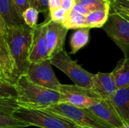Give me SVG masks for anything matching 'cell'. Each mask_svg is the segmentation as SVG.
<instances>
[{
	"mask_svg": "<svg viewBox=\"0 0 129 128\" xmlns=\"http://www.w3.org/2000/svg\"><path fill=\"white\" fill-rule=\"evenodd\" d=\"M33 33L34 28H30L26 24L10 26L6 29L5 38L14 65V84L20 76L25 75L30 64L29 55Z\"/></svg>",
	"mask_w": 129,
	"mask_h": 128,
	"instance_id": "cell-1",
	"label": "cell"
},
{
	"mask_svg": "<svg viewBox=\"0 0 129 128\" xmlns=\"http://www.w3.org/2000/svg\"><path fill=\"white\" fill-rule=\"evenodd\" d=\"M14 87L17 91L16 99L22 107L46 109L60 103V94L58 91L37 85L25 75L18 78Z\"/></svg>",
	"mask_w": 129,
	"mask_h": 128,
	"instance_id": "cell-2",
	"label": "cell"
},
{
	"mask_svg": "<svg viewBox=\"0 0 129 128\" xmlns=\"http://www.w3.org/2000/svg\"><path fill=\"white\" fill-rule=\"evenodd\" d=\"M14 116L29 126L41 128H78L74 122L44 109H32L20 106Z\"/></svg>",
	"mask_w": 129,
	"mask_h": 128,
	"instance_id": "cell-3",
	"label": "cell"
},
{
	"mask_svg": "<svg viewBox=\"0 0 129 128\" xmlns=\"http://www.w3.org/2000/svg\"><path fill=\"white\" fill-rule=\"evenodd\" d=\"M50 60L51 65L67 75L76 85L92 90L94 74L84 69L69 56L64 49L53 54Z\"/></svg>",
	"mask_w": 129,
	"mask_h": 128,
	"instance_id": "cell-4",
	"label": "cell"
},
{
	"mask_svg": "<svg viewBox=\"0 0 129 128\" xmlns=\"http://www.w3.org/2000/svg\"><path fill=\"white\" fill-rule=\"evenodd\" d=\"M74 122L79 127L89 128H113L94 115L88 109H82L72 105L59 103L46 109Z\"/></svg>",
	"mask_w": 129,
	"mask_h": 128,
	"instance_id": "cell-5",
	"label": "cell"
},
{
	"mask_svg": "<svg viewBox=\"0 0 129 128\" xmlns=\"http://www.w3.org/2000/svg\"><path fill=\"white\" fill-rule=\"evenodd\" d=\"M107 35L121 49L124 58H129V21L118 13H110L107 23L103 26Z\"/></svg>",
	"mask_w": 129,
	"mask_h": 128,
	"instance_id": "cell-6",
	"label": "cell"
},
{
	"mask_svg": "<svg viewBox=\"0 0 129 128\" xmlns=\"http://www.w3.org/2000/svg\"><path fill=\"white\" fill-rule=\"evenodd\" d=\"M58 92L60 94V103L78 108L89 109L101 100L93 90L81 88L76 84H61Z\"/></svg>",
	"mask_w": 129,
	"mask_h": 128,
	"instance_id": "cell-7",
	"label": "cell"
},
{
	"mask_svg": "<svg viewBox=\"0 0 129 128\" xmlns=\"http://www.w3.org/2000/svg\"><path fill=\"white\" fill-rule=\"evenodd\" d=\"M51 66L50 60L36 63H30L25 75L30 81L37 85L58 91L61 84Z\"/></svg>",
	"mask_w": 129,
	"mask_h": 128,
	"instance_id": "cell-8",
	"label": "cell"
},
{
	"mask_svg": "<svg viewBox=\"0 0 129 128\" xmlns=\"http://www.w3.org/2000/svg\"><path fill=\"white\" fill-rule=\"evenodd\" d=\"M20 106L16 97H0V128L30 127L26 122L14 116V113Z\"/></svg>",
	"mask_w": 129,
	"mask_h": 128,
	"instance_id": "cell-9",
	"label": "cell"
},
{
	"mask_svg": "<svg viewBox=\"0 0 129 128\" xmlns=\"http://www.w3.org/2000/svg\"><path fill=\"white\" fill-rule=\"evenodd\" d=\"M68 29L62 23H56L48 19L45 30V41L50 57L64 49V44Z\"/></svg>",
	"mask_w": 129,
	"mask_h": 128,
	"instance_id": "cell-10",
	"label": "cell"
},
{
	"mask_svg": "<svg viewBox=\"0 0 129 128\" xmlns=\"http://www.w3.org/2000/svg\"><path fill=\"white\" fill-rule=\"evenodd\" d=\"M47 23L48 20L34 28L33 40L29 55L30 63H40L51 59L45 38Z\"/></svg>",
	"mask_w": 129,
	"mask_h": 128,
	"instance_id": "cell-11",
	"label": "cell"
},
{
	"mask_svg": "<svg viewBox=\"0 0 129 128\" xmlns=\"http://www.w3.org/2000/svg\"><path fill=\"white\" fill-rule=\"evenodd\" d=\"M88 109L113 128H122L125 125L110 100L101 99Z\"/></svg>",
	"mask_w": 129,
	"mask_h": 128,
	"instance_id": "cell-12",
	"label": "cell"
},
{
	"mask_svg": "<svg viewBox=\"0 0 129 128\" xmlns=\"http://www.w3.org/2000/svg\"><path fill=\"white\" fill-rule=\"evenodd\" d=\"M117 86L111 73L98 72L94 74L92 90L101 99L110 100L117 91Z\"/></svg>",
	"mask_w": 129,
	"mask_h": 128,
	"instance_id": "cell-13",
	"label": "cell"
},
{
	"mask_svg": "<svg viewBox=\"0 0 129 128\" xmlns=\"http://www.w3.org/2000/svg\"><path fill=\"white\" fill-rule=\"evenodd\" d=\"M14 65L5 35H0V78L14 85Z\"/></svg>",
	"mask_w": 129,
	"mask_h": 128,
	"instance_id": "cell-14",
	"label": "cell"
},
{
	"mask_svg": "<svg viewBox=\"0 0 129 128\" xmlns=\"http://www.w3.org/2000/svg\"><path fill=\"white\" fill-rule=\"evenodd\" d=\"M110 100L125 125L129 124V86L117 89Z\"/></svg>",
	"mask_w": 129,
	"mask_h": 128,
	"instance_id": "cell-15",
	"label": "cell"
},
{
	"mask_svg": "<svg viewBox=\"0 0 129 128\" xmlns=\"http://www.w3.org/2000/svg\"><path fill=\"white\" fill-rule=\"evenodd\" d=\"M0 14L7 27L25 24L13 0H0Z\"/></svg>",
	"mask_w": 129,
	"mask_h": 128,
	"instance_id": "cell-16",
	"label": "cell"
},
{
	"mask_svg": "<svg viewBox=\"0 0 129 128\" xmlns=\"http://www.w3.org/2000/svg\"><path fill=\"white\" fill-rule=\"evenodd\" d=\"M117 88H123L129 86V58L121 60L116 68L111 72Z\"/></svg>",
	"mask_w": 129,
	"mask_h": 128,
	"instance_id": "cell-17",
	"label": "cell"
},
{
	"mask_svg": "<svg viewBox=\"0 0 129 128\" xmlns=\"http://www.w3.org/2000/svg\"><path fill=\"white\" fill-rule=\"evenodd\" d=\"M90 28L84 27L76 29L70 38V54H76L83 47H85L89 41Z\"/></svg>",
	"mask_w": 129,
	"mask_h": 128,
	"instance_id": "cell-18",
	"label": "cell"
},
{
	"mask_svg": "<svg viewBox=\"0 0 129 128\" xmlns=\"http://www.w3.org/2000/svg\"><path fill=\"white\" fill-rule=\"evenodd\" d=\"M110 9L91 11L85 16V26L91 28H101L107 23Z\"/></svg>",
	"mask_w": 129,
	"mask_h": 128,
	"instance_id": "cell-19",
	"label": "cell"
},
{
	"mask_svg": "<svg viewBox=\"0 0 129 128\" xmlns=\"http://www.w3.org/2000/svg\"><path fill=\"white\" fill-rule=\"evenodd\" d=\"M68 30L78 29L85 26V16L78 14L74 11H70L67 17L62 23Z\"/></svg>",
	"mask_w": 129,
	"mask_h": 128,
	"instance_id": "cell-20",
	"label": "cell"
},
{
	"mask_svg": "<svg viewBox=\"0 0 129 128\" xmlns=\"http://www.w3.org/2000/svg\"><path fill=\"white\" fill-rule=\"evenodd\" d=\"M76 3L86 7L90 12L111 9L110 0H76Z\"/></svg>",
	"mask_w": 129,
	"mask_h": 128,
	"instance_id": "cell-21",
	"label": "cell"
},
{
	"mask_svg": "<svg viewBox=\"0 0 129 128\" xmlns=\"http://www.w3.org/2000/svg\"><path fill=\"white\" fill-rule=\"evenodd\" d=\"M39 12L33 7L27 8L22 14L25 24L30 28H35L38 25L37 22L39 18Z\"/></svg>",
	"mask_w": 129,
	"mask_h": 128,
	"instance_id": "cell-22",
	"label": "cell"
},
{
	"mask_svg": "<svg viewBox=\"0 0 129 128\" xmlns=\"http://www.w3.org/2000/svg\"><path fill=\"white\" fill-rule=\"evenodd\" d=\"M69 12H70L69 11H67L66 9L60 7L57 9L50 11H49V17H50L51 20H52L54 22L63 23V21L67 17Z\"/></svg>",
	"mask_w": 129,
	"mask_h": 128,
	"instance_id": "cell-23",
	"label": "cell"
},
{
	"mask_svg": "<svg viewBox=\"0 0 129 128\" xmlns=\"http://www.w3.org/2000/svg\"><path fill=\"white\" fill-rule=\"evenodd\" d=\"M0 97H17L14 85L0 80Z\"/></svg>",
	"mask_w": 129,
	"mask_h": 128,
	"instance_id": "cell-24",
	"label": "cell"
},
{
	"mask_svg": "<svg viewBox=\"0 0 129 128\" xmlns=\"http://www.w3.org/2000/svg\"><path fill=\"white\" fill-rule=\"evenodd\" d=\"M31 7L39 12L46 13L49 11V0H29Z\"/></svg>",
	"mask_w": 129,
	"mask_h": 128,
	"instance_id": "cell-25",
	"label": "cell"
},
{
	"mask_svg": "<svg viewBox=\"0 0 129 128\" xmlns=\"http://www.w3.org/2000/svg\"><path fill=\"white\" fill-rule=\"evenodd\" d=\"M110 8L115 10H128L129 11V0H110Z\"/></svg>",
	"mask_w": 129,
	"mask_h": 128,
	"instance_id": "cell-26",
	"label": "cell"
},
{
	"mask_svg": "<svg viewBox=\"0 0 129 128\" xmlns=\"http://www.w3.org/2000/svg\"><path fill=\"white\" fill-rule=\"evenodd\" d=\"M14 4L17 9L18 12L22 15L23 12L29 8L31 7L29 0H13Z\"/></svg>",
	"mask_w": 129,
	"mask_h": 128,
	"instance_id": "cell-27",
	"label": "cell"
},
{
	"mask_svg": "<svg viewBox=\"0 0 129 128\" xmlns=\"http://www.w3.org/2000/svg\"><path fill=\"white\" fill-rule=\"evenodd\" d=\"M72 10L74 11L75 12L78 13V14H82L85 16H86L88 13H90V11L86 7H85L80 4H78V3L75 4V5L73 6Z\"/></svg>",
	"mask_w": 129,
	"mask_h": 128,
	"instance_id": "cell-28",
	"label": "cell"
},
{
	"mask_svg": "<svg viewBox=\"0 0 129 128\" xmlns=\"http://www.w3.org/2000/svg\"><path fill=\"white\" fill-rule=\"evenodd\" d=\"M76 4V0H63L61 7L67 11H71Z\"/></svg>",
	"mask_w": 129,
	"mask_h": 128,
	"instance_id": "cell-29",
	"label": "cell"
},
{
	"mask_svg": "<svg viewBox=\"0 0 129 128\" xmlns=\"http://www.w3.org/2000/svg\"><path fill=\"white\" fill-rule=\"evenodd\" d=\"M63 0H49V11L60 8Z\"/></svg>",
	"mask_w": 129,
	"mask_h": 128,
	"instance_id": "cell-30",
	"label": "cell"
},
{
	"mask_svg": "<svg viewBox=\"0 0 129 128\" xmlns=\"http://www.w3.org/2000/svg\"><path fill=\"white\" fill-rule=\"evenodd\" d=\"M113 11L118 13L120 16H122L123 18L126 19L127 20L129 21V11L124 10V9H120V10H115Z\"/></svg>",
	"mask_w": 129,
	"mask_h": 128,
	"instance_id": "cell-31",
	"label": "cell"
},
{
	"mask_svg": "<svg viewBox=\"0 0 129 128\" xmlns=\"http://www.w3.org/2000/svg\"><path fill=\"white\" fill-rule=\"evenodd\" d=\"M6 29H7V26H6L1 14H0V35H5V32H6Z\"/></svg>",
	"mask_w": 129,
	"mask_h": 128,
	"instance_id": "cell-32",
	"label": "cell"
},
{
	"mask_svg": "<svg viewBox=\"0 0 129 128\" xmlns=\"http://www.w3.org/2000/svg\"><path fill=\"white\" fill-rule=\"evenodd\" d=\"M122 128H129V124H127V125H125Z\"/></svg>",
	"mask_w": 129,
	"mask_h": 128,
	"instance_id": "cell-33",
	"label": "cell"
},
{
	"mask_svg": "<svg viewBox=\"0 0 129 128\" xmlns=\"http://www.w3.org/2000/svg\"><path fill=\"white\" fill-rule=\"evenodd\" d=\"M78 128H89V127H79Z\"/></svg>",
	"mask_w": 129,
	"mask_h": 128,
	"instance_id": "cell-34",
	"label": "cell"
},
{
	"mask_svg": "<svg viewBox=\"0 0 129 128\" xmlns=\"http://www.w3.org/2000/svg\"><path fill=\"white\" fill-rule=\"evenodd\" d=\"M0 80H2V79H1V78H0Z\"/></svg>",
	"mask_w": 129,
	"mask_h": 128,
	"instance_id": "cell-35",
	"label": "cell"
},
{
	"mask_svg": "<svg viewBox=\"0 0 129 128\" xmlns=\"http://www.w3.org/2000/svg\"></svg>",
	"mask_w": 129,
	"mask_h": 128,
	"instance_id": "cell-36",
	"label": "cell"
}]
</instances>
